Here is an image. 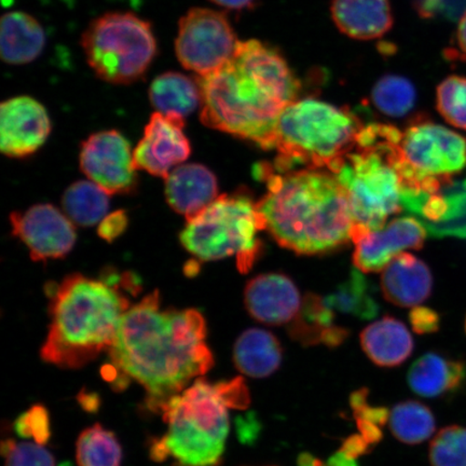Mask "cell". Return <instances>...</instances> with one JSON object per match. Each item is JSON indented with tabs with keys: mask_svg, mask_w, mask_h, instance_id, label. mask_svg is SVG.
<instances>
[{
	"mask_svg": "<svg viewBox=\"0 0 466 466\" xmlns=\"http://www.w3.org/2000/svg\"><path fill=\"white\" fill-rule=\"evenodd\" d=\"M108 353L114 382L138 383L146 407L157 413L214 365L202 314L162 309L157 290L126 312Z\"/></svg>",
	"mask_w": 466,
	"mask_h": 466,
	"instance_id": "obj_1",
	"label": "cell"
},
{
	"mask_svg": "<svg viewBox=\"0 0 466 466\" xmlns=\"http://www.w3.org/2000/svg\"><path fill=\"white\" fill-rule=\"evenodd\" d=\"M197 79L202 124L266 150L272 148L279 116L301 92L300 80L281 52L255 39L240 43L218 72Z\"/></svg>",
	"mask_w": 466,
	"mask_h": 466,
	"instance_id": "obj_2",
	"label": "cell"
},
{
	"mask_svg": "<svg viewBox=\"0 0 466 466\" xmlns=\"http://www.w3.org/2000/svg\"><path fill=\"white\" fill-rule=\"evenodd\" d=\"M254 175L267 185L258 208L265 229L279 246L299 255H319L351 240V208L333 173L317 168L278 172L270 163H259Z\"/></svg>",
	"mask_w": 466,
	"mask_h": 466,
	"instance_id": "obj_3",
	"label": "cell"
},
{
	"mask_svg": "<svg viewBox=\"0 0 466 466\" xmlns=\"http://www.w3.org/2000/svg\"><path fill=\"white\" fill-rule=\"evenodd\" d=\"M130 307V300L112 282L81 275L64 279L51 296L43 360L66 370L91 363L109 351Z\"/></svg>",
	"mask_w": 466,
	"mask_h": 466,
	"instance_id": "obj_4",
	"label": "cell"
},
{
	"mask_svg": "<svg viewBox=\"0 0 466 466\" xmlns=\"http://www.w3.org/2000/svg\"><path fill=\"white\" fill-rule=\"evenodd\" d=\"M249 405L242 378L212 383L198 378L162 407L167 432L151 441L150 458L170 466H218L230 431V408Z\"/></svg>",
	"mask_w": 466,
	"mask_h": 466,
	"instance_id": "obj_5",
	"label": "cell"
},
{
	"mask_svg": "<svg viewBox=\"0 0 466 466\" xmlns=\"http://www.w3.org/2000/svg\"><path fill=\"white\" fill-rule=\"evenodd\" d=\"M401 131L391 125L364 126L355 148L329 168L347 192L354 226L381 229L403 209V184L395 167Z\"/></svg>",
	"mask_w": 466,
	"mask_h": 466,
	"instance_id": "obj_6",
	"label": "cell"
},
{
	"mask_svg": "<svg viewBox=\"0 0 466 466\" xmlns=\"http://www.w3.org/2000/svg\"><path fill=\"white\" fill-rule=\"evenodd\" d=\"M362 121L348 107L317 98L297 100L279 116L272 148L278 151V172L297 167L329 171L337 160L355 148Z\"/></svg>",
	"mask_w": 466,
	"mask_h": 466,
	"instance_id": "obj_7",
	"label": "cell"
},
{
	"mask_svg": "<svg viewBox=\"0 0 466 466\" xmlns=\"http://www.w3.org/2000/svg\"><path fill=\"white\" fill-rule=\"evenodd\" d=\"M265 229L264 219L247 190L218 198L198 217L187 221L180 242L203 261L236 256L238 270L252 269L261 252L258 233Z\"/></svg>",
	"mask_w": 466,
	"mask_h": 466,
	"instance_id": "obj_8",
	"label": "cell"
},
{
	"mask_svg": "<svg viewBox=\"0 0 466 466\" xmlns=\"http://www.w3.org/2000/svg\"><path fill=\"white\" fill-rule=\"evenodd\" d=\"M81 43L97 77L114 85H129L142 78L157 54L149 23L131 13L97 17Z\"/></svg>",
	"mask_w": 466,
	"mask_h": 466,
	"instance_id": "obj_9",
	"label": "cell"
},
{
	"mask_svg": "<svg viewBox=\"0 0 466 466\" xmlns=\"http://www.w3.org/2000/svg\"><path fill=\"white\" fill-rule=\"evenodd\" d=\"M395 167L403 191L435 194L466 167V137L427 116H416L401 132Z\"/></svg>",
	"mask_w": 466,
	"mask_h": 466,
	"instance_id": "obj_10",
	"label": "cell"
},
{
	"mask_svg": "<svg viewBox=\"0 0 466 466\" xmlns=\"http://www.w3.org/2000/svg\"><path fill=\"white\" fill-rule=\"evenodd\" d=\"M240 43L225 14L194 8L179 21L175 51L186 69L204 77L229 63Z\"/></svg>",
	"mask_w": 466,
	"mask_h": 466,
	"instance_id": "obj_11",
	"label": "cell"
},
{
	"mask_svg": "<svg viewBox=\"0 0 466 466\" xmlns=\"http://www.w3.org/2000/svg\"><path fill=\"white\" fill-rule=\"evenodd\" d=\"M80 167L107 194H127L137 184L131 145L118 131L92 134L81 146Z\"/></svg>",
	"mask_w": 466,
	"mask_h": 466,
	"instance_id": "obj_12",
	"label": "cell"
},
{
	"mask_svg": "<svg viewBox=\"0 0 466 466\" xmlns=\"http://www.w3.org/2000/svg\"><path fill=\"white\" fill-rule=\"evenodd\" d=\"M427 235V228L415 218H395L378 230L353 226L354 266L365 273L382 271L404 250L421 248Z\"/></svg>",
	"mask_w": 466,
	"mask_h": 466,
	"instance_id": "obj_13",
	"label": "cell"
},
{
	"mask_svg": "<svg viewBox=\"0 0 466 466\" xmlns=\"http://www.w3.org/2000/svg\"><path fill=\"white\" fill-rule=\"evenodd\" d=\"M14 236L25 244L35 261L62 258L75 246L73 221L51 204L11 214Z\"/></svg>",
	"mask_w": 466,
	"mask_h": 466,
	"instance_id": "obj_14",
	"label": "cell"
},
{
	"mask_svg": "<svg viewBox=\"0 0 466 466\" xmlns=\"http://www.w3.org/2000/svg\"><path fill=\"white\" fill-rule=\"evenodd\" d=\"M184 127L182 116L153 114L141 142L133 151L137 170L166 178L174 167L187 160L191 146Z\"/></svg>",
	"mask_w": 466,
	"mask_h": 466,
	"instance_id": "obj_15",
	"label": "cell"
},
{
	"mask_svg": "<svg viewBox=\"0 0 466 466\" xmlns=\"http://www.w3.org/2000/svg\"><path fill=\"white\" fill-rule=\"evenodd\" d=\"M51 132L46 108L29 96H16L0 107V149L13 158H23L42 147Z\"/></svg>",
	"mask_w": 466,
	"mask_h": 466,
	"instance_id": "obj_16",
	"label": "cell"
},
{
	"mask_svg": "<svg viewBox=\"0 0 466 466\" xmlns=\"http://www.w3.org/2000/svg\"><path fill=\"white\" fill-rule=\"evenodd\" d=\"M244 302L250 317L272 326L290 324L302 306L299 289L281 273L250 279L244 290Z\"/></svg>",
	"mask_w": 466,
	"mask_h": 466,
	"instance_id": "obj_17",
	"label": "cell"
},
{
	"mask_svg": "<svg viewBox=\"0 0 466 466\" xmlns=\"http://www.w3.org/2000/svg\"><path fill=\"white\" fill-rule=\"evenodd\" d=\"M218 194V179L213 172L197 163L178 166L166 177L167 201L187 221L211 206Z\"/></svg>",
	"mask_w": 466,
	"mask_h": 466,
	"instance_id": "obj_18",
	"label": "cell"
},
{
	"mask_svg": "<svg viewBox=\"0 0 466 466\" xmlns=\"http://www.w3.org/2000/svg\"><path fill=\"white\" fill-rule=\"evenodd\" d=\"M433 278L429 267L416 256L401 253L382 270L381 289L389 302L399 307H418L429 299Z\"/></svg>",
	"mask_w": 466,
	"mask_h": 466,
	"instance_id": "obj_19",
	"label": "cell"
},
{
	"mask_svg": "<svg viewBox=\"0 0 466 466\" xmlns=\"http://www.w3.org/2000/svg\"><path fill=\"white\" fill-rule=\"evenodd\" d=\"M331 16L341 33L359 40L382 37L393 26L389 0H334Z\"/></svg>",
	"mask_w": 466,
	"mask_h": 466,
	"instance_id": "obj_20",
	"label": "cell"
},
{
	"mask_svg": "<svg viewBox=\"0 0 466 466\" xmlns=\"http://www.w3.org/2000/svg\"><path fill=\"white\" fill-rule=\"evenodd\" d=\"M360 345L372 363L381 367L403 364L410 357L413 340L406 326L391 317L367 326L360 334Z\"/></svg>",
	"mask_w": 466,
	"mask_h": 466,
	"instance_id": "obj_21",
	"label": "cell"
},
{
	"mask_svg": "<svg viewBox=\"0 0 466 466\" xmlns=\"http://www.w3.org/2000/svg\"><path fill=\"white\" fill-rule=\"evenodd\" d=\"M466 379V366L459 360L428 353L419 358L408 371L412 391L423 398H440L457 391Z\"/></svg>",
	"mask_w": 466,
	"mask_h": 466,
	"instance_id": "obj_22",
	"label": "cell"
},
{
	"mask_svg": "<svg viewBox=\"0 0 466 466\" xmlns=\"http://www.w3.org/2000/svg\"><path fill=\"white\" fill-rule=\"evenodd\" d=\"M46 35L40 23L21 11L5 14L0 31V49L5 63L22 66L31 63L42 55Z\"/></svg>",
	"mask_w": 466,
	"mask_h": 466,
	"instance_id": "obj_23",
	"label": "cell"
},
{
	"mask_svg": "<svg viewBox=\"0 0 466 466\" xmlns=\"http://www.w3.org/2000/svg\"><path fill=\"white\" fill-rule=\"evenodd\" d=\"M283 350L270 331L250 329L243 331L233 348V362L238 371L252 378H267L279 370Z\"/></svg>",
	"mask_w": 466,
	"mask_h": 466,
	"instance_id": "obj_24",
	"label": "cell"
},
{
	"mask_svg": "<svg viewBox=\"0 0 466 466\" xmlns=\"http://www.w3.org/2000/svg\"><path fill=\"white\" fill-rule=\"evenodd\" d=\"M335 313L325 306L323 297L308 294L299 316L289 324V335L304 346L337 347L345 341L348 331L334 324Z\"/></svg>",
	"mask_w": 466,
	"mask_h": 466,
	"instance_id": "obj_25",
	"label": "cell"
},
{
	"mask_svg": "<svg viewBox=\"0 0 466 466\" xmlns=\"http://www.w3.org/2000/svg\"><path fill=\"white\" fill-rule=\"evenodd\" d=\"M149 98L157 112L185 118L201 106L202 93L198 79L168 72L153 81L149 87Z\"/></svg>",
	"mask_w": 466,
	"mask_h": 466,
	"instance_id": "obj_26",
	"label": "cell"
},
{
	"mask_svg": "<svg viewBox=\"0 0 466 466\" xmlns=\"http://www.w3.org/2000/svg\"><path fill=\"white\" fill-rule=\"evenodd\" d=\"M323 301L334 313L359 319H374L380 309L375 299L374 287L359 269L350 272L346 281L338 285L333 293L324 297Z\"/></svg>",
	"mask_w": 466,
	"mask_h": 466,
	"instance_id": "obj_27",
	"label": "cell"
},
{
	"mask_svg": "<svg viewBox=\"0 0 466 466\" xmlns=\"http://www.w3.org/2000/svg\"><path fill=\"white\" fill-rule=\"evenodd\" d=\"M109 195L93 182L74 183L63 195L62 207L66 217L79 226L100 223L109 208Z\"/></svg>",
	"mask_w": 466,
	"mask_h": 466,
	"instance_id": "obj_28",
	"label": "cell"
},
{
	"mask_svg": "<svg viewBox=\"0 0 466 466\" xmlns=\"http://www.w3.org/2000/svg\"><path fill=\"white\" fill-rule=\"evenodd\" d=\"M390 430L405 444L417 445L435 432V418L429 408L416 400L396 405L389 416Z\"/></svg>",
	"mask_w": 466,
	"mask_h": 466,
	"instance_id": "obj_29",
	"label": "cell"
},
{
	"mask_svg": "<svg viewBox=\"0 0 466 466\" xmlns=\"http://www.w3.org/2000/svg\"><path fill=\"white\" fill-rule=\"evenodd\" d=\"M76 459L78 466H120L122 448L112 431L97 423L78 437Z\"/></svg>",
	"mask_w": 466,
	"mask_h": 466,
	"instance_id": "obj_30",
	"label": "cell"
},
{
	"mask_svg": "<svg viewBox=\"0 0 466 466\" xmlns=\"http://www.w3.org/2000/svg\"><path fill=\"white\" fill-rule=\"evenodd\" d=\"M417 92L410 79L387 75L372 87L371 102L379 112L389 116H403L415 107Z\"/></svg>",
	"mask_w": 466,
	"mask_h": 466,
	"instance_id": "obj_31",
	"label": "cell"
},
{
	"mask_svg": "<svg viewBox=\"0 0 466 466\" xmlns=\"http://www.w3.org/2000/svg\"><path fill=\"white\" fill-rule=\"evenodd\" d=\"M436 107L448 124L466 130V77L451 76L437 86Z\"/></svg>",
	"mask_w": 466,
	"mask_h": 466,
	"instance_id": "obj_32",
	"label": "cell"
},
{
	"mask_svg": "<svg viewBox=\"0 0 466 466\" xmlns=\"http://www.w3.org/2000/svg\"><path fill=\"white\" fill-rule=\"evenodd\" d=\"M429 457L432 466H466V429H441L431 441Z\"/></svg>",
	"mask_w": 466,
	"mask_h": 466,
	"instance_id": "obj_33",
	"label": "cell"
},
{
	"mask_svg": "<svg viewBox=\"0 0 466 466\" xmlns=\"http://www.w3.org/2000/svg\"><path fill=\"white\" fill-rule=\"evenodd\" d=\"M5 466H56L54 454L38 442L3 441Z\"/></svg>",
	"mask_w": 466,
	"mask_h": 466,
	"instance_id": "obj_34",
	"label": "cell"
},
{
	"mask_svg": "<svg viewBox=\"0 0 466 466\" xmlns=\"http://www.w3.org/2000/svg\"><path fill=\"white\" fill-rule=\"evenodd\" d=\"M17 435L32 439L40 445L46 444L51 436L49 413L43 406H34L23 413L15 423Z\"/></svg>",
	"mask_w": 466,
	"mask_h": 466,
	"instance_id": "obj_35",
	"label": "cell"
},
{
	"mask_svg": "<svg viewBox=\"0 0 466 466\" xmlns=\"http://www.w3.org/2000/svg\"><path fill=\"white\" fill-rule=\"evenodd\" d=\"M416 7L425 19L441 15L453 20L465 13L466 0H417Z\"/></svg>",
	"mask_w": 466,
	"mask_h": 466,
	"instance_id": "obj_36",
	"label": "cell"
},
{
	"mask_svg": "<svg viewBox=\"0 0 466 466\" xmlns=\"http://www.w3.org/2000/svg\"><path fill=\"white\" fill-rule=\"evenodd\" d=\"M410 323L418 334H429L439 329V314L429 308L417 307L410 314Z\"/></svg>",
	"mask_w": 466,
	"mask_h": 466,
	"instance_id": "obj_37",
	"label": "cell"
},
{
	"mask_svg": "<svg viewBox=\"0 0 466 466\" xmlns=\"http://www.w3.org/2000/svg\"><path fill=\"white\" fill-rule=\"evenodd\" d=\"M127 224L126 214L122 211L116 212L102 220L100 228H98V235L105 238V240L113 241L114 238L125 231Z\"/></svg>",
	"mask_w": 466,
	"mask_h": 466,
	"instance_id": "obj_38",
	"label": "cell"
},
{
	"mask_svg": "<svg viewBox=\"0 0 466 466\" xmlns=\"http://www.w3.org/2000/svg\"><path fill=\"white\" fill-rule=\"evenodd\" d=\"M369 445V442L365 441L362 435H354L346 441L341 451L348 454L349 457L357 459L360 454L365 453Z\"/></svg>",
	"mask_w": 466,
	"mask_h": 466,
	"instance_id": "obj_39",
	"label": "cell"
},
{
	"mask_svg": "<svg viewBox=\"0 0 466 466\" xmlns=\"http://www.w3.org/2000/svg\"><path fill=\"white\" fill-rule=\"evenodd\" d=\"M211 2L227 10L243 11L255 8L258 0H211Z\"/></svg>",
	"mask_w": 466,
	"mask_h": 466,
	"instance_id": "obj_40",
	"label": "cell"
},
{
	"mask_svg": "<svg viewBox=\"0 0 466 466\" xmlns=\"http://www.w3.org/2000/svg\"><path fill=\"white\" fill-rule=\"evenodd\" d=\"M457 48L453 51L456 57H461L462 60H466V11L460 17L459 26L457 29L456 36Z\"/></svg>",
	"mask_w": 466,
	"mask_h": 466,
	"instance_id": "obj_41",
	"label": "cell"
},
{
	"mask_svg": "<svg viewBox=\"0 0 466 466\" xmlns=\"http://www.w3.org/2000/svg\"><path fill=\"white\" fill-rule=\"evenodd\" d=\"M355 459L349 457L348 454L340 451L329 459L328 465L326 466H357L354 461Z\"/></svg>",
	"mask_w": 466,
	"mask_h": 466,
	"instance_id": "obj_42",
	"label": "cell"
},
{
	"mask_svg": "<svg viewBox=\"0 0 466 466\" xmlns=\"http://www.w3.org/2000/svg\"><path fill=\"white\" fill-rule=\"evenodd\" d=\"M464 186H465V187H466V180H465Z\"/></svg>",
	"mask_w": 466,
	"mask_h": 466,
	"instance_id": "obj_43",
	"label": "cell"
}]
</instances>
